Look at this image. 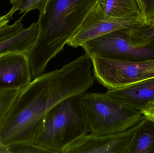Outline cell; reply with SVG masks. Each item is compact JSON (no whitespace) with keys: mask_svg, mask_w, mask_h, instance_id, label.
Masks as SVG:
<instances>
[{"mask_svg":"<svg viewBox=\"0 0 154 153\" xmlns=\"http://www.w3.org/2000/svg\"><path fill=\"white\" fill-rule=\"evenodd\" d=\"M98 0H48L39 12L38 33L27 53L32 79L43 74L64 48Z\"/></svg>","mask_w":154,"mask_h":153,"instance_id":"cell-1","label":"cell"},{"mask_svg":"<svg viewBox=\"0 0 154 153\" xmlns=\"http://www.w3.org/2000/svg\"><path fill=\"white\" fill-rule=\"evenodd\" d=\"M82 95L69 97L47 113L39 126L33 143L52 153L66 149L89 132Z\"/></svg>","mask_w":154,"mask_h":153,"instance_id":"cell-2","label":"cell"},{"mask_svg":"<svg viewBox=\"0 0 154 153\" xmlns=\"http://www.w3.org/2000/svg\"><path fill=\"white\" fill-rule=\"evenodd\" d=\"M81 102L89 132L94 135L110 134L127 130L137 125L141 111L119 103L106 93H85Z\"/></svg>","mask_w":154,"mask_h":153,"instance_id":"cell-3","label":"cell"},{"mask_svg":"<svg viewBox=\"0 0 154 153\" xmlns=\"http://www.w3.org/2000/svg\"><path fill=\"white\" fill-rule=\"evenodd\" d=\"M94 78L108 89H117L154 77V59L127 61L90 57Z\"/></svg>","mask_w":154,"mask_h":153,"instance_id":"cell-4","label":"cell"},{"mask_svg":"<svg viewBox=\"0 0 154 153\" xmlns=\"http://www.w3.org/2000/svg\"><path fill=\"white\" fill-rule=\"evenodd\" d=\"M90 57L127 61L154 59V44L138 43L130 39L123 29L115 31L98 37L82 46Z\"/></svg>","mask_w":154,"mask_h":153,"instance_id":"cell-5","label":"cell"},{"mask_svg":"<svg viewBox=\"0 0 154 153\" xmlns=\"http://www.w3.org/2000/svg\"><path fill=\"white\" fill-rule=\"evenodd\" d=\"M146 24L137 17L116 18L106 14L97 3L89 12L79 28L67 44L74 48L109 32Z\"/></svg>","mask_w":154,"mask_h":153,"instance_id":"cell-6","label":"cell"},{"mask_svg":"<svg viewBox=\"0 0 154 153\" xmlns=\"http://www.w3.org/2000/svg\"><path fill=\"white\" fill-rule=\"evenodd\" d=\"M137 124L115 134L103 135L87 134L69 145L64 153H127Z\"/></svg>","mask_w":154,"mask_h":153,"instance_id":"cell-7","label":"cell"},{"mask_svg":"<svg viewBox=\"0 0 154 153\" xmlns=\"http://www.w3.org/2000/svg\"><path fill=\"white\" fill-rule=\"evenodd\" d=\"M32 79L27 53H11L0 56V91L20 90Z\"/></svg>","mask_w":154,"mask_h":153,"instance_id":"cell-8","label":"cell"},{"mask_svg":"<svg viewBox=\"0 0 154 153\" xmlns=\"http://www.w3.org/2000/svg\"><path fill=\"white\" fill-rule=\"evenodd\" d=\"M106 93L119 103L142 112L154 103V77L121 88L108 89Z\"/></svg>","mask_w":154,"mask_h":153,"instance_id":"cell-9","label":"cell"},{"mask_svg":"<svg viewBox=\"0 0 154 153\" xmlns=\"http://www.w3.org/2000/svg\"><path fill=\"white\" fill-rule=\"evenodd\" d=\"M38 33V21L13 36L0 41V56L11 53H28L35 44Z\"/></svg>","mask_w":154,"mask_h":153,"instance_id":"cell-10","label":"cell"},{"mask_svg":"<svg viewBox=\"0 0 154 153\" xmlns=\"http://www.w3.org/2000/svg\"><path fill=\"white\" fill-rule=\"evenodd\" d=\"M97 3L109 16L116 18L139 17L144 20L146 23L142 0H98Z\"/></svg>","mask_w":154,"mask_h":153,"instance_id":"cell-11","label":"cell"},{"mask_svg":"<svg viewBox=\"0 0 154 153\" xmlns=\"http://www.w3.org/2000/svg\"><path fill=\"white\" fill-rule=\"evenodd\" d=\"M127 153H154V119L143 115Z\"/></svg>","mask_w":154,"mask_h":153,"instance_id":"cell-12","label":"cell"},{"mask_svg":"<svg viewBox=\"0 0 154 153\" xmlns=\"http://www.w3.org/2000/svg\"><path fill=\"white\" fill-rule=\"evenodd\" d=\"M132 40L141 44H154V24H142L123 29Z\"/></svg>","mask_w":154,"mask_h":153,"instance_id":"cell-13","label":"cell"},{"mask_svg":"<svg viewBox=\"0 0 154 153\" xmlns=\"http://www.w3.org/2000/svg\"><path fill=\"white\" fill-rule=\"evenodd\" d=\"M48 0H20L12 5L14 9L19 11V14L23 13L24 17L27 13L37 10L39 11L42 10L46 6Z\"/></svg>","mask_w":154,"mask_h":153,"instance_id":"cell-14","label":"cell"},{"mask_svg":"<svg viewBox=\"0 0 154 153\" xmlns=\"http://www.w3.org/2000/svg\"><path fill=\"white\" fill-rule=\"evenodd\" d=\"M20 90L0 91V125L19 94Z\"/></svg>","mask_w":154,"mask_h":153,"instance_id":"cell-15","label":"cell"},{"mask_svg":"<svg viewBox=\"0 0 154 153\" xmlns=\"http://www.w3.org/2000/svg\"><path fill=\"white\" fill-rule=\"evenodd\" d=\"M9 153H51L33 143H20L8 146Z\"/></svg>","mask_w":154,"mask_h":153,"instance_id":"cell-16","label":"cell"},{"mask_svg":"<svg viewBox=\"0 0 154 153\" xmlns=\"http://www.w3.org/2000/svg\"><path fill=\"white\" fill-rule=\"evenodd\" d=\"M145 11L146 24H148L154 16V0H142Z\"/></svg>","mask_w":154,"mask_h":153,"instance_id":"cell-17","label":"cell"},{"mask_svg":"<svg viewBox=\"0 0 154 153\" xmlns=\"http://www.w3.org/2000/svg\"><path fill=\"white\" fill-rule=\"evenodd\" d=\"M16 11H17V10H15L14 7L12 6L8 13L0 17V29L8 25L9 22L13 18L14 14Z\"/></svg>","mask_w":154,"mask_h":153,"instance_id":"cell-18","label":"cell"},{"mask_svg":"<svg viewBox=\"0 0 154 153\" xmlns=\"http://www.w3.org/2000/svg\"><path fill=\"white\" fill-rule=\"evenodd\" d=\"M144 116L154 119V103L142 112Z\"/></svg>","mask_w":154,"mask_h":153,"instance_id":"cell-19","label":"cell"},{"mask_svg":"<svg viewBox=\"0 0 154 153\" xmlns=\"http://www.w3.org/2000/svg\"><path fill=\"white\" fill-rule=\"evenodd\" d=\"M0 153H9L8 146L0 142Z\"/></svg>","mask_w":154,"mask_h":153,"instance_id":"cell-20","label":"cell"},{"mask_svg":"<svg viewBox=\"0 0 154 153\" xmlns=\"http://www.w3.org/2000/svg\"><path fill=\"white\" fill-rule=\"evenodd\" d=\"M19 1H20V0H9L10 3H11V4H12V5H13V4H14L17 3V2Z\"/></svg>","mask_w":154,"mask_h":153,"instance_id":"cell-21","label":"cell"},{"mask_svg":"<svg viewBox=\"0 0 154 153\" xmlns=\"http://www.w3.org/2000/svg\"><path fill=\"white\" fill-rule=\"evenodd\" d=\"M148 24H154V16L152 19V20L150 22V23Z\"/></svg>","mask_w":154,"mask_h":153,"instance_id":"cell-22","label":"cell"}]
</instances>
